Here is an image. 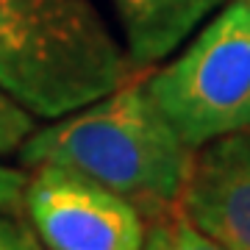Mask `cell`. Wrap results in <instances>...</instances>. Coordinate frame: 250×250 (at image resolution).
Masks as SVG:
<instances>
[{
	"label": "cell",
	"instance_id": "cell-1",
	"mask_svg": "<svg viewBox=\"0 0 250 250\" xmlns=\"http://www.w3.org/2000/svg\"><path fill=\"white\" fill-rule=\"evenodd\" d=\"M17 153L28 170L59 164L98 181L145 220L181 206L195 159V150L153 106L142 81H128L106 98L36 128Z\"/></svg>",
	"mask_w": 250,
	"mask_h": 250
},
{
	"label": "cell",
	"instance_id": "cell-2",
	"mask_svg": "<svg viewBox=\"0 0 250 250\" xmlns=\"http://www.w3.org/2000/svg\"><path fill=\"white\" fill-rule=\"evenodd\" d=\"M131 70L92 0H0V89L34 117L72 114Z\"/></svg>",
	"mask_w": 250,
	"mask_h": 250
},
{
	"label": "cell",
	"instance_id": "cell-3",
	"mask_svg": "<svg viewBox=\"0 0 250 250\" xmlns=\"http://www.w3.org/2000/svg\"><path fill=\"white\" fill-rule=\"evenodd\" d=\"M142 86L192 150L250 128V3L220 6Z\"/></svg>",
	"mask_w": 250,
	"mask_h": 250
},
{
	"label": "cell",
	"instance_id": "cell-4",
	"mask_svg": "<svg viewBox=\"0 0 250 250\" xmlns=\"http://www.w3.org/2000/svg\"><path fill=\"white\" fill-rule=\"evenodd\" d=\"M22 211L45 250H142L147 220L125 197L59 164L31 167Z\"/></svg>",
	"mask_w": 250,
	"mask_h": 250
},
{
	"label": "cell",
	"instance_id": "cell-5",
	"mask_svg": "<svg viewBox=\"0 0 250 250\" xmlns=\"http://www.w3.org/2000/svg\"><path fill=\"white\" fill-rule=\"evenodd\" d=\"M178 208L225 250H250V128L195 150Z\"/></svg>",
	"mask_w": 250,
	"mask_h": 250
},
{
	"label": "cell",
	"instance_id": "cell-6",
	"mask_svg": "<svg viewBox=\"0 0 250 250\" xmlns=\"http://www.w3.org/2000/svg\"><path fill=\"white\" fill-rule=\"evenodd\" d=\"M225 3L228 0H114L131 64L153 67L170 59Z\"/></svg>",
	"mask_w": 250,
	"mask_h": 250
},
{
	"label": "cell",
	"instance_id": "cell-7",
	"mask_svg": "<svg viewBox=\"0 0 250 250\" xmlns=\"http://www.w3.org/2000/svg\"><path fill=\"white\" fill-rule=\"evenodd\" d=\"M142 250H225L220 242L206 236L200 228L189 223L181 208H172L167 214L147 220Z\"/></svg>",
	"mask_w": 250,
	"mask_h": 250
},
{
	"label": "cell",
	"instance_id": "cell-8",
	"mask_svg": "<svg viewBox=\"0 0 250 250\" xmlns=\"http://www.w3.org/2000/svg\"><path fill=\"white\" fill-rule=\"evenodd\" d=\"M36 131V117L22 108L6 89H0V156L17 153Z\"/></svg>",
	"mask_w": 250,
	"mask_h": 250
},
{
	"label": "cell",
	"instance_id": "cell-9",
	"mask_svg": "<svg viewBox=\"0 0 250 250\" xmlns=\"http://www.w3.org/2000/svg\"><path fill=\"white\" fill-rule=\"evenodd\" d=\"M0 250H45V245L20 214L0 211Z\"/></svg>",
	"mask_w": 250,
	"mask_h": 250
},
{
	"label": "cell",
	"instance_id": "cell-10",
	"mask_svg": "<svg viewBox=\"0 0 250 250\" xmlns=\"http://www.w3.org/2000/svg\"><path fill=\"white\" fill-rule=\"evenodd\" d=\"M25 187H28V172L25 170L0 164V211L22 214Z\"/></svg>",
	"mask_w": 250,
	"mask_h": 250
},
{
	"label": "cell",
	"instance_id": "cell-11",
	"mask_svg": "<svg viewBox=\"0 0 250 250\" xmlns=\"http://www.w3.org/2000/svg\"><path fill=\"white\" fill-rule=\"evenodd\" d=\"M248 3H250V0H248Z\"/></svg>",
	"mask_w": 250,
	"mask_h": 250
}]
</instances>
